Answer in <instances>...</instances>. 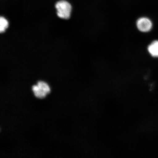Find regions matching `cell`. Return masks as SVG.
Wrapping results in <instances>:
<instances>
[{
    "mask_svg": "<svg viewBox=\"0 0 158 158\" xmlns=\"http://www.w3.org/2000/svg\"><path fill=\"white\" fill-rule=\"evenodd\" d=\"M137 26L138 29L143 32H147L151 30L152 27V23L147 18L142 17L137 21Z\"/></svg>",
    "mask_w": 158,
    "mask_h": 158,
    "instance_id": "7a4b0ae2",
    "label": "cell"
},
{
    "mask_svg": "<svg viewBox=\"0 0 158 158\" xmlns=\"http://www.w3.org/2000/svg\"><path fill=\"white\" fill-rule=\"evenodd\" d=\"M148 49L152 56L158 58V40L153 41L149 45Z\"/></svg>",
    "mask_w": 158,
    "mask_h": 158,
    "instance_id": "3957f363",
    "label": "cell"
},
{
    "mask_svg": "<svg viewBox=\"0 0 158 158\" xmlns=\"http://www.w3.org/2000/svg\"><path fill=\"white\" fill-rule=\"evenodd\" d=\"M57 10V15L59 17L64 19L70 18L72 6L68 2L65 1H61L57 2L55 5Z\"/></svg>",
    "mask_w": 158,
    "mask_h": 158,
    "instance_id": "6da1fadb",
    "label": "cell"
},
{
    "mask_svg": "<svg viewBox=\"0 0 158 158\" xmlns=\"http://www.w3.org/2000/svg\"><path fill=\"white\" fill-rule=\"evenodd\" d=\"M32 89L36 97L38 98H43L46 97L47 94L46 93L41 89L37 85H33L32 86Z\"/></svg>",
    "mask_w": 158,
    "mask_h": 158,
    "instance_id": "277c9868",
    "label": "cell"
},
{
    "mask_svg": "<svg viewBox=\"0 0 158 158\" xmlns=\"http://www.w3.org/2000/svg\"><path fill=\"white\" fill-rule=\"evenodd\" d=\"M8 26V23L3 17H0V32H4Z\"/></svg>",
    "mask_w": 158,
    "mask_h": 158,
    "instance_id": "8992f818",
    "label": "cell"
},
{
    "mask_svg": "<svg viewBox=\"0 0 158 158\" xmlns=\"http://www.w3.org/2000/svg\"><path fill=\"white\" fill-rule=\"evenodd\" d=\"M37 85L39 87L47 94L50 93L51 92L50 88L49 87L48 84L46 82L42 81H39L37 82Z\"/></svg>",
    "mask_w": 158,
    "mask_h": 158,
    "instance_id": "5b68a950",
    "label": "cell"
}]
</instances>
